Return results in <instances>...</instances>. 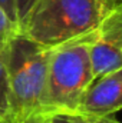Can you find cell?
Listing matches in <instances>:
<instances>
[{
    "label": "cell",
    "instance_id": "10",
    "mask_svg": "<svg viewBox=\"0 0 122 123\" xmlns=\"http://www.w3.org/2000/svg\"><path fill=\"white\" fill-rule=\"evenodd\" d=\"M0 7L7 14V17L19 27V14H17L16 0H0Z\"/></svg>",
    "mask_w": 122,
    "mask_h": 123
},
{
    "label": "cell",
    "instance_id": "8",
    "mask_svg": "<svg viewBox=\"0 0 122 123\" xmlns=\"http://www.w3.org/2000/svg\"><path fill=\"white\" fill-rule=\"evenodd\" d=\"M63 117L66 123H121L111 116H93V115H83V113L69 115Z\"/></svg>",
    "mask_w": 122,
    "mask_h": 123
},
{
    "label": "cell",
    "instance_id": "15",
    "mask_svg": "<svg viewBox=\"0 0 122 123\" xmlns=\"http://www.w3.org/2000/svg\"><path fill=\"white\" fill-rule=\"evenodd\" d=\"M119 3H122V0H121V1H119Z\"/></svg>",
    "mask_w": 122,
    "mask_h": 123
},
{
    "label": "cell",
    "instance_id": "11",
    "mask_svg": "<svg viewBox=\"0 0 122 123\" xmlns=\"http://www.w3.org/2000/svg\"><path fill=\"white\" fill-rule=\"evenodd\" d=\"M34 0H16V6H17V14H19V30H20V22L25 19V16L27 14L30 6L33 4Z\"/></svg>",
    "mask_w": 122,
    "mask_h": 123
},
{
    "label": "cell",
    "instance_id": "9",
    "mask_svg": "<svg viewBox=\"0 0 122 123\" xmlns=\"http://www.w3.org/2000/svg\"><path fill=\"white\" fill-rule=\"evenodd\" d=\"M53 117H55V115H52L49 112H37L27 117H23L20 120H14L10 123H53Z\"/></svg>",
    "mask_w": 122,
    "mask_h": 123
},
{
    "label": "cell",
    "instance_id": "5",
    "mask_svg": "<svg viewBox=\"0 0 122 123\" xmlns=\"http://www.w3.org/2000/svg\"><path fill=\"white\" fill-rule=\"evenodd\" d=\"M122 110V67L96 77L85 93L78 113L111 116Z\"/></svg>",
    "mask_w": 122,
    "mask_h": 123
},
{
    "label": "cell",
    "instance_id": "3",
    "mask_svg": "<svg viewBox=\"0 0 122 123\" xmlns=\"http://www.w3.org/2000/svg\"><path fill=\"white\" fill-rule=\"evenodd\" d=\"M95 33L81 40L52 49L43 109L55 116L76 115L81 102L95 80L91 43Z\"/></svg>",
    "mask_w": 122,
    "mask_h": 123
},
{
    "label": "cell",
    "instance_id": "2",
    "mask_svg": "<svg viewBox=\"0 0 122 123\" xmlns=\"http://www.w3.org/2000/svg\"><path fill=\"white\" fill-rule=\"evenodd\" d=\"M52 49H46L22 33L14 34L4 46L9 80L10 113L6 123L45 112L43 97Z\"/></svg>",
    "mask_w": 122,
    "mask_h": 123
},
{
    "label": "cell",
    "instance_id": "13",
    "mask_svg": "<svg viewBox=\"0 0 122 123\" xmlns=\"http://www.w3.org/2000/svg\"><path fill=\"white\" fill-rule=\"evenodd\" d=\"M53 123H66V122H65V117L63 116H59L58 115V116L53 117Z\"/></svg>",
    "mask_w": 122,
    "mask_h": 123
},
{
    "label": "cell",
    "instance_id": "4",
    "mask_svg": "<svg viewBox=\"0 0 122 123\" xmlns=\"http://www.w3.org/2000/svg\"><path fill=\"white\" fill-rule=\"evenodd\" d=\"M95 79L122 67V3H118L101 22L91 43Z\"/></svg>",
    "mask_w": 122,
    "mask_h": 123
},
{
    "label": "cell",
    "instance_id": "7",
    "mask_svg": "<svg viewBox=\"0 0 122 123\" xmlns=\"http://www.w3.org/2000/svg\"><path fill=\"white\" fill-rule=\"evenodd\" d=\"M17 33H19V27L7 17V14L0 7V44L4 46Z\"/></svg>",
    "mask_w": 122,
    "mask_h": 123
},
{
    "label": "cell",
    "instance_id": "14",
    "mask_svg": "<svg viewBox=\"0 0 122 123\" xmlns=\"http://www.w3.org/2000/svg\"><path fill=\"white\" fill-rule=\"evenodd\" d=\"M119 1H121V0H111V3H112V6H114V7H115V6H116Z\"/></svg>",
    "mask_w": 122,
    "mask_h": 123
},
{
    "label": "cell",
    "instance_id": "12",
    "mask_svg": "<svg viewBox=\"0 0 122 123\" xmlns=\"http://www.w3.org/2000/svg\"><path fill=\"white\" fill-rule=\"evenodd\" d=\"M103 4H105V7H106V10H108V13L114 9V6H112V3H111V0H103Z\"/></svg>",
    "mask_w": 122,
    "mask_h": 123
},
{
    "label": "cell",
    "instance_id": "6",
    "mask_svg": "<svg viewBox=\"0 0 122 123\" xmlns=\"http://www.w3.org/2000/svg\"><path fill=\"white\" fill-rule=\"evenodd\" d=\"M4 46L0 44V123H6L10 113L9 80H7V70H6V62H4Z\"/></svg>",
    "mask_w": 122,
    "mask_h": 123
},
{
    "label": "cell",
    "instance_id": "1",
    "mask_svg": "<svg viewBox=\"0 0 122 123\" xmlns=\"http://www.w3.org/2000/svg\"><path fill=\"white\" fill-rule=\"evenodd\" d=\"M106 14L103 0H34L19 33L56 49L93 34Z\"/></svg>",
    "mask_w": 122,
    "mask_h": 123
}]
</instances>
